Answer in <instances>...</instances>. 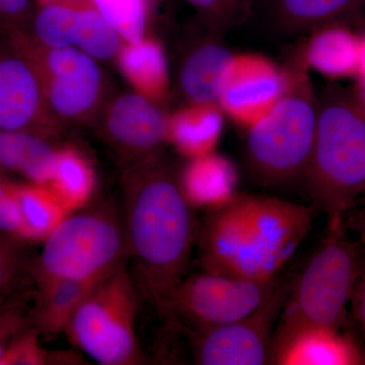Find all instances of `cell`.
<instances>
[{
	"mask_svg": "<svg viewBox=\"0 0 365 365\" xmlns=\"http://www.w3.org/2000/svg\"><path fill=\"white\" fill-rule=\"evenodd\" d=\"M178 179L185 198L194 209L222 207L237 194L239 175L235 163L215 151L188 160Z\"/></svg>",
	"mask_w": 365,
	"mask_h": 365,
	"instance_id": "obj_17",
	"label": "cell"
},
{
	"mask_svg": "<svg viewBox=\"0 0 365 365\" xmlns=\"http://www.w3.org/2000/svg\"><path fill=\"white\" fill-rule=\"evenodd\" d=\"M328 223V235L292 282L273 336L302 326L340 329L345 324L364 270V252L348 239L342 220Z\"/></svg>",
	"mask_w": 365,
	"mask_h": 365,
	"instance_id": "obj_5",
	"label": "cell"
},
{
	"mask_svg": "<svg viewBox=\"0 0 365 365\" xmlns=\"http://www.w3.org/2000/svg\"><path fill=\"white\" fill-rule=\"evenodd\" d=\"M116 61L120 71L137 93L160 107L167 102L169 66L160 43L148 37L137 43L124 42Z\"/></svg>",
	"mask_w": 365,
	"mask_h": 365,
	"instance_id": "obj_20",
	"label": "cell"
},
{
	"mask_svg": "<svg viewBox=\"0 0 365 365\" xmlns=\"http://www.w3.org/2000/svg\"><path fill=\"white\" fill-rule=\"evenodd\" d=\"M36 9L33 0H0L2 32H29Z\"/></svg>",
	"mask_w": 365,
	"mask_h": 365,
	"instance_id": "obj_31",
	"label": "cell"
},
{
	"mask_svg": "<svg viewBox=\"0 0 365 365\" xmlns=\"http://www.w3.org/2000/svg\"><path fill=\"white\" fill-rule=\"evenodd\" d=\"M4 35L35 68L48 110L62 129L96 123L113 95L97 59L78 48L47 47L28 32Z\"/></svg>",
	"mask_w": 365,
	"mask_h": 365,
	"instance_id": "obj_8",
	"label": "cell"
},
{
	"mask_svg": "<svg viewBox=\"0 0 365 365\" xmlns=\"http://www.w3.org/2000/svg\"><path fill=\"white\" fill-rule=\"evenodd\" d=\"M40 331L37 327L26 331L7 351L1 365H59L86 364L83 354L79 351H51L41 344Z\"/></svg>",
	"mask_w": 365,
	"mask_h": 365,
	"instance_id": "obj_28",
	"label": "cell"
},
{
	"mask_svg": "<svg viewBox=\"0 0 365 365\" xmlns=\"http://www.w3.org/2000/svg\"><path fill=\"white\" fill-rule=\"evenodd\" d=\"M36 288L28 284L0 302V365L9 348L36 327Z\"/></svg>",
	"mask_w": 365,
	"mask_h": 365,
	"instance_id": "obj_26",
	"label": "cell"
},
{
	"mask_svg": "<svg viewBox=\"0 0 365 365\" xmlns=\"http://www.w3.org/2000/svg\"><path fill=\"white\" fill-rule=\"evenodd\" d=\"M88 2L125 43H137L146 37V0H88Z\"/></svg>",
	"mask_w": 365,
	"mask_h": 365,
	"instance_id": "obj_27",
	"label": "cell"
},
{
	"mask_svg": "<svg viewBox=\"0 0 365 365\" xmlns=\"http://www.w3.org/2000/svg\"><path fill=\"white\" fill-rule=\"evenodd\" d=\"M46 2H62V4H86V0H46Z\"/></svg>",
	"mask_w": 365,
	"mask_h": 365,
	"instance_id": "obj_37",
	"label": "cell"
},
{
	"mask_svg": "<svg viewBox=\"0 0 365 365\" xmlns=\"http://www.w3.org/2000/svg\"><path fill=\"white\" fill-rule=\"evenodd\" d=\"M26 242H44L69 215L48 185L14 182Z\"/></svg>",
	"mask_w": 365,
	"mask_h": 365,
	"instance_id": "obj_24",
	"label": "cell"
},
{
	"mask_svg": "<svg viewBox=\"0 0 365 365\" xmlns=\"http://www.w3.org/2000/svg\"><path fill=\"white\" fill-rule=\"evenodd\" d=\"M62 130L48 110L35 68L4 37L0 40V132L58 138Z\"/></svg>",
	"mask_w": 365,
	"mask_h": 365,
	"instance_id": "obj_13",
	"label": "cell"
},
{
	"mask_svg": "<svg viewBox=\"0 0 365 365\" xmlns=\"http://www.w3.org/2000/svg\"><path fill=\"white\" fill-rule=\"evenodd\" d=\"M359 244L364 252V266H365V215L362 216L359 223Z\"/></svg>",
	"mask_w": 365,
	"mask_h": 365,
	"instance_id": "obj_36",
	"label": "cell"
},
{
	"mask_svg": "<svg viewBox=\"0 0 365 365\" xmlns=\"http://www.w3.org/2000/svg\"><path fill=\"white\" fill-rule=\"evenodd\" d=\"M352 299H354L355 314H356V318L359 319L365 336V266L361 275H360L359 282H357Z\"/></svg>",
	"mask_w": 365,
	"mask_h": 365,
	"instance_id": "obj_33",
	"label": "cell"
},
{
	"mask_svg": "<svg viewBox=\"0 0 365 365\" xmlns=\"http://www.w3.org/2000/svg\"><path fill=\"white\" fill-rule=\"evenodd\" d=\"M355 102L365 117V78H360L356 95L354 96Z\"/></svg>",
	"mask_w": 365,
	"mask_h": 365,
	"instance_id": "obj_34",
	"label": "cell"
},
{
	"mask_svg": "<svg viewBox=\"0 0 365 365\" xmlns=\"http://www.w3.org/2000/svg\"><path fill=\"white\" fill-rule=\"evenodd\" d=\"M121 190L132 275L141 297L169 321L198 239L195 209L162 153L125 165Z\"/></svg>",
	"mask_w": 365,
	"mask_h": 365,
	"instance_id": "obj_1",
	"label": "cell"
},
{
	"mask_svg": "<svg viewBox=\"0 0 365 365\" xmlns=\"http://www.w3.org/2000/svg\"><path fill=\"white\" fill-rule=\"evenodd\" d=\"M235 55L213 37L196 42L185 53L179 86L190 104H217Z\"/></svg>",
	"mask_w": 365,
	"mask_h": 365,
	"instance_id": "obj_16",
	"label": "cell"
},
{
	"mask_svg": "<svg viewBox=\"0 0 365 365\" xmlns=\"http://www.w3.org/2000/svg\"><path fill=\"white\" fill-rule=\"evenodd\" d=\"M129 261L121 207L91 202L60 222L31 263L33 277L96 280Z\"/></svg>",
	"mask_w": 365,
	"mask_h": 365,
	"instance_id": "obj_6",
	"label": "cell"
},
{
	"mask_svg": "<svg viewBox=\"0 0 365 365\" xmlns=\"http://www.w3.org/2000/svg\"><path fill=\"white\" fill-rule=\"evenodd\" d=\"M0 234L28 244L14 192V181L2 172H0Z\"/></svg>",
	"mask_w": 365,
	"mask_h": 365,
	"instance_id": "obj_30",
	"label": "cell"
},
{
	"mask_svg": "<svg viewBox=\"0 0 365 365\" xmlns=\"http://www.w3.org/2000/svg\"><path fill=\"white\" fill-rule=\"evenodd\" d=\"M189 4L202 11L211 19L216 26L227 23L235 14L239 13L240 7L245 6L247 0H187Z\"/></svg>",
	"mask_w": 365,
	"mask_h": 365,
	"instance_id": "obj_32",
	"label": "cell"
},
{
	"mask_svg": "<svg viewBox=\"0 0 365 365\" xmlns=\"http://www.w3.org/2000/svg\"><path fill=\"white\" fill-rule=\"evenodd\" d=\"M24 242L0 234V302L28 284L31 263Z\"/></svg>",
	"mask_w": 365,
	"mask_h": 365,
	"instance_id": "obj_29",
	"label": "cell"
},
{
	"mask_svg": "<svg viewBox=\"0 0 365 365\" xmlns=\"http://www.w3.org/2000/svg\"><path fill=\"white\" fill-rule=\"evenodd\" d=\"M139 297L129 261L125 262L91 289L64 335L78 351L98 364H143L136 332Z\"/></svg>",
	"mask_w": 365,
	"mask_h": 365,
	"instance_id": "obj_7",
	"label": "cell"
},
{
	"mask_svg": "<svg viewBox=\"0 0 365 365\" xmlns=\"http://www.w3.org/2000/svg\"><path fill=\"white\" fill-rule=\"evenodd\" d=\"M287 71L258 54H235L218 106L235 124L252 128L272 111L287 90Z\"/></svg>",
	"mask_w": 365,
	"mask_h": 365,
	"instance_id": "obj_14",
	"label": "cell"
},
{
	"mask_svg": "<svg viewBox=\"0 0 365 365\" xmlns=\"http://www.w3.org/2000/svg\"><path fill=\"white\" fill-rule=\"evenodd\" d=\"M359 76L360 78H365V40L361 41L360 45Z\"/></svg>",
	"mask_w": 365,
	"mask_h": 365,
	"instance_id": "obj_35",
	"label": "cell"
},
{
	"mask_svg": "<svg viewBox=\"0 0 365 365\" xmlns=\"http://www.w3.org/2000/svg\"><path fill=\"white\" fill-rule=\"evenodd\" d=\"M361 0H271V19L284 34H299L325 25L351 11Z\"/></svg>",
	"mask_w": 365,
	"mask_h": 365,
	"instance_id": "obj_25",
	"label": "cell"
},
{
	"mask_svg": "<svg viewBox=\"0 0 365 365\" xmlns=\"http://www.w3.org/2000/svg\"><path fill=\"white\" fill-rule=\"evenodd\" d=\"M29 34L40 44L74 47L98 61L116 60L124 41L91 4L46 2L36 9Z\"/></svg>",
	"mask_w": 365,
	"mask_h": 365,
	"instance_id": "obj_12",
	"label": "cell"
},
{
	"mask_svg": "<svg viewBox=\"0 0 365 365\" xmlns=\"http://www.w3.org/2000/svg\"><path fill=\"white\" fill-rule=\"evenodd\" d=\"M279 280H252L203 272L186 276L174 297L169 322L184 321L193 329L239 321L270 297Z\"/></svg>",
	"mask_w": 365,
	"mask_h": 365,
	"instance_id": "obj_10",
	"label": "cell"
},
{
	"mask_svg": "<svg viewBox=\"0 0 365 365\" xmlns=\"http://www.w3.org/2000/svg\"><path fill=\"white\" fill-rule=\"evenodd\" d=\"M48 186L69 213L91 202L97 176L90 160L73 146L60 145L54 173Z\"/></svg>",
	"mask_w": 365,
	"mask_h": 365,
	"instance_id": "obj_23",
	"label": "cell"
},
{
	"mask_svg": "<svg viewBox=\"0 0 365 365\" xmlns=\"http://www.w3.org/2000/svg\"><path fill=\"white\" fill-rule=\"evenodd\" d=\"M56 140L34 132H0V172L34 184H49L60 148Z\"/></svg>",
	"mask_w": 365,
	"mask_h": 365,
	"instance_id": "obj_18",
	"label": "cell"
},
{
	"mask_svg": "<svg viewBox=\"0 0 365 365\" xmlns=\"http://www.w3.org/2000/svg\"><path fill=\"white\" fill-rule=\"evenodd\" d=\"M270 364L362 365L365 354L340 329L302 326L273 336Z\"/></svg>",
	"mask_w": 365,
	"mask_h": 365,
	"instance_id": "obj_15",
	"label": "cell"
},
{
	"mask_svg": "<svg viewBox=\"0 0 365 365\" xmlns=\"http://www.w3.org/2000/svg\"><path fill=\"white\" fill-rule=\"evenodd\" d=\"M361 41L341 26L321 28L304 49V63L329 78L359 74Z\"/></svg>",
	"mask_w": 365,
	"mask_h": 365,
	"instance_id": "obj_22",
	"label": "cell"
},
{
	"mask_svg": "<svg viewBox=\"0 0 365 365\" xmlns=\"http://www.w3.org/2000/svg\"><path fill=\"white\" fill-rule=\"evenodd\" d=\"M95 124L98 135L124 167L160 155L168 143L169 117L160 106L137 91L112 95Z\"/></svg>",
	"mask_w": 365,
	"mask_h": 365,
	"instance_id": "obj_11",
	"label": "cell"
},
{
	"mask_svg": "<svg viewBox=\"0 0 365 365\" xmlns=\"http://www.w3.org/2000/svg\"><path fill=\"white\" fill-rule=\"evenodd\" d=\"M304 179L314 208L325 213L328 222L342 220L365 192V117L354 97L329 91L319 101Z\"/></svg>",
	"mask_w": 365,
	"mask_h": 365,
	"instance_id": "obj_3",
	"label": "cell"
},
{
	"mask_svg": "<svg viewBox=\"0 0 365 365\" xmlns=\"http://www.w3.org/2000/svg\"><path fill=\"white\" fill-rule=\"evenodd\" d=\"M292 282L279 280L270 297L253 313L239 321L195 330L180 326L188 334L196 364H270L274 332Z\"/></svg>",
	"mask_w": 365,
	"mask_h": 365,
	"instance_id": "obj_9",
	"label": "cell"
},
{
	"mask_svg": "<svg viewBox=\"0 0 365 365\" xmlns=\"http://www.w3.org/2000/svg\"><path fill=\"white\" fill-rule=\"evenodd\" d=\"M314 210L276 197L237 194L207 211L199 227V264L204 272L274 279L309 234Z\"/></svg>",
	"mask_w": 365,
	"mask_h": 365,
	"instance_id": "obj_2",
	"label": "cell"
},
{
	"mask_svg": "<svg viewBox=\"0 0 365 365\" xmlns=\"http://www.w3.org/2000/svg\"><path fill=\"white\" fill-rule=\"evenodd\" d=\"M304 59L287 71V90L267 116L249 129L246 158L250 172L260 184L280 186L304 173L313 150L318 119Z\"/></svg>",
	"mask_w": 365,
	"mask_h": 365,
	"instance_id": "obj_4",
	"label": "cell"
},
{
	"mask_svg": "<svg viewBox=\"0 0 365 365\" xmlns=\"http://www.w3.org/2000/svg\"><path fill=\"white\" fill-rule=\"evenodd\" d=\"M218 104H187L169 117L168 143L187 160L215 151L223 130Z\"/></svg>",
	"mask_w": 365,
	"mask_h": 365,
	"instance_id": "obj_21",
	"label": "cell"
},
{
	"mask_svg": "<svg viewBox=\"0 0 365 365\" xmlns=\"http://www.w3.org/2000/svg\"><path fill=\"white\" fill-rule=\"evenodd\" d=\"M36 288L35 325L42 337L63 334L71 317L98 281L33 277ZM106 277V276H105Z\"/></svg>",
	"mask_w": 365,
	"mask_h": 365,
	"instance_id": "obj_19",
	"label": "cell"
}]
</instances>
